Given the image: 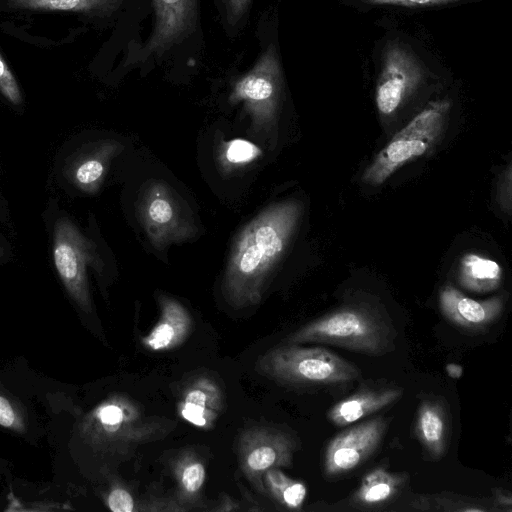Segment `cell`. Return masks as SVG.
<instances>
[{
    "label": "cell",
    "instance_id": "1",
    "mask_svg": "<svg viewBox=\"0 0 512 512\" xmlns=\"http://www.w3.org/2000/svg\"><path fill=\"white\" fill-rule=\"evenodd\" d=\"M300 204L283 201L255 216L238 233L223 278V294L234 308L258 304L296 227Z\"/></svg>",
    "mask_w": 512,
    "mask_h": 512
},
{
    "label": "cell",
    "instance_id": "2",
    "mask_svg": "<svg viewBox=\"0 0 512 512\" xmlns=\"http://www.w3.org/2000/svg\"><path fill=\"white\" fill-rule=\"evenodd\" d=\"M394 338V327L381 316L361 307H345L305 324L285 343H324L379 356L391 350Z\"/></svg>",
    "mask_w": 512,
    "mask_h": 512
},
{
    "label": "cell",
    "instance_id": "3",
    "mask_svg": "<svg viewBox=\"0 0 512 512\" xmlns=\"http://www.w3.org/2000/svg\"><path fill=\"white\" fill-rule=\"evenodd\" d=\"M256 368L270 379L303 387L342 385L360 376L355 364L328 349L291 343L268 350Z\"/></svg>",
    "mask_w": 512,
    "mask_h": 512
},
{
    "label": "cell",
    "instance_id": "4",
    "mask_svg": "<svg viewBox=\"0 0 512 512\" xmlns=\"http://www.w3.org/2000/svg\"><path fill=\"white\" fill-rule=\"evenodd\" d=\"M449 103L434 102L417 114L378 153L365 170L362 180L370 185H380L407 161L424 154L442 131Z\"/></svg>",
    "mask_w": 512,
    "mask_h": 512
},
{
    "label": "cell",
    "instance_id": "5",
    "mask_svg": "<svg viewBox=\"0 0 512 512\" xmlns=\"http://www.w3.org/2000/svg\"><path fill=\"white\" fill-rule=\"evenodd\" d=\"M282 86L278 54L275 46L270 44L254 66L235 82L230 101L243 103L254 126L265 128L276 119Z\"/></svg>",
    "mask_w": 512,
    "mask_h": 512
},
{
    "label": "cell",
    "instance_id": "6",
    "mask_svg": "<svg viewBox=\"0 0 512 512\" xmlns=\"http://www.w3.org/2000/svg\"><path fill=\"white\" fill-rule=\"evenodd\" d=\"M138 210L150 242L159 250L195 234L190 213L180 202V197L163 182L148 184L142 192Z\"/></svg>",
    "mask_w": 512,
    "mask_h": 512
},
{
    "label": "cell",
    "instance_id": "7",
    "mask_svg": "<svg viewBox=\"0 0 512 512\" xmlns=\"http://www.w3.org/2000/svg\"><path fill=\"white\" fill-rule=\"evenodd\" d=\"M56 270L74 300L85 310L91 308L87 267L96 263L93 243L67 217L59 218L53 234Z\"/></svg>",
    "mask_w": 512,
    "mask_h": 512
},
{
    "label": "cell",
    "instance_id": "8",
    "mask_svg": "<svg viewBox=\"0 0 512 512\" xmlns=\"http://www.w3.org/2000/svg\"><path fill=\"white\" fill-rule=\"evenodd\" d=\"M295 438L271 427H251L238 440L240 468L249 483L265 494L264 473L274 467H290L296 450Z\"/></svg>",
    "mask_w": 512,
    "mask_h": 512
},
{
    "label": "cell",
    "instance_id": "9",
    "mask_svg": "<svg viewBox=\"0 0 512 512\" xmlns=\"http://www.w3.org/2000/svg\"><path fill=\"white\" fill-rule=\"evenodd\" d=\"M387 428L381 416L352 426L327 445L324 455V472L336 477L361 466L379 447Z\"/></svg>",
    "mask_w": 512,
    "mask_h": 512
},
{
    "label": "cell",
    "instance_id": "10",
    "mask_svg": "<svg viewBox=\"0 0 512 512\" xmlns=\"http://www.w3.org/2000/svg\"><path fill=\"white\" fill-rule=\"evenodd\" d=\"M94 419L103 437L128 446L154 440L165 430L162 422L148 418L134 401L123 396L103 403Z\"/></svg>",
    "mask_w": 512,
    "mask_h": 512
},
{
    "label": "cell",
    "instance_id": "11",
    "mask_svg": "<svg viewBox=\"0 0 512 512\" xmlns=\"http://www.w3.org/2000/svg\"><path fill=\"white\" fill-rule=\"evenodd\" d=\"M423 76L416 57L400 44H391L385 50L381 73L376 86V104L379 112L390 115L414 91Z\"/></svg>",
    "mask_w": 512,
    "mask_h": 512
},
{
    "label": "cell",
    "instance_id": "12",
    "mask_svg": "<svg viewBox=\"0 0 512 512\" xmlns=\"http://www.w3.org/2000/svg\"><path fill=\"white\" fill-rule=\"evenodd\" d=\"M153 28L143 47L145 58L162 55L195 28L197 0H152Z\"/></svg>",
    "mask_w": 512,
    "mask_h": 512
},
{
    "label": "cell",
    "instance_id": "13",
    "mask_svg": "<svg viewBox=\"0 0 512 512\" xmlns=\"http://www.w3.org/2000/svg\"><path fill=\"white\" fill-rule=\"evenodd\" d=\"M403 389L392 384H363L355 393L335 404L327 418L335 426H346L397 402Z\"/></svg>",
    "mask_w": 512,
    "mask_h": 512
},
{
    "label": "cell",
    "instance_id": "14",
    "mask_svg": "<svg viewBox=\"0 0 512 512\" xmlns=\"http://www.w3.org/2000/svg\"><path fill=\"white\" fill-rule=\"evenodd\" d=\"M439 305L446 319L457 327L471 331L489 327L503 310V302L499 298L478 301L466 297L451 286L441 291Z\"/></svg>",
    "mask_w": 512,
    "mask_h": 512
},
{
    "label": "cell",
    "instance_id": "15",
    "mask_svg": "<svg viewBox=\"0 0 512 512\" xmlns=\"http://www.w3.org/2000/svg\"><path fill=\"white\" fill-rule=\"evenodd\" d=\"M160 317L150 332L142 337V345L149 351L172 350L185 342L192 330L188 310L177 300L159 295Z\"/></svg>",
    "mask_w": 512,
    "mask_h": 512
},
{
    "label": "cell",
    "instance_id": "16",
    "mask_svg": "<svg viewBox=\"0 0 512 512\" xmlns=\"http://www.w3.org/2000/svg\"><path fill=\"white\" fill-rule=\"evenodd\" d=\"M415 432L431 459H440L445 454L451 436V415L445 399L433 396L421 400Z\"/></svg>",
    "mask_w": 512,
    "mask_h": 512
},
{
    "label": "cell",
    "instance_id": "17",
    "mask_svg": "<svg viewBox=\"0 0 512 512\" xmlns=\"http://www.w3.org/2000/svg\"><path fill=\"white\" fill-rule=\"evenodd\" d=\"M223 393L219 385L208 376L193 379L179 399V414L189 423L210 429L223 408Z\"/></svg>",
    "mask_w": 512,
    "mask_h": 512
},
{
    "label": "cell",
    "instance_id": "18",
    "mask_svg": "<svg viewBox=\"0 0 512 512\" xmlns=\"http://www.w3.org/2000/svg\"><path fill=\"white\" fill-rule=\"evenodd\" d=\"M406 477L380 466L366 474L351 497L353 506L362 509L383 507L398 496Z\"/></svg>",
    "mask_w": 512,
    "mask_h": 512
},
{
    "label": "cell",
    "instance_id": "19",
    "mask_svg": "<svg viewBox=\"0 0 512 512\" xmlns=\"http://www.w3.org/2000/svg\"><path fill=\"white\" fill-rule=\"evenodd\" d=\"M172 472L177 484L175 499L185 510L200 504L206 479L203 461L192 451H182L173 460Z\"/></svg>",
    "mask_w": 512,
    "mask_h": 512
},
{
    "label": "cell",
    "instance_id": "20",
    "mask_svg": "<svg viewBox=\"0 0 512 512\" xmlns=\"http://www.w3.org/2000/svg\"><path fill=\"white\" fill-rule=\"evenodd\" d=\"M123 0H6L12 10L73 12L87 16H110Z\"/></svg>",
    "mask_w": 512,
    "mask_h": 512
},
{
    "label": "cell",
    "instance_id": "21",
    "mask_svg": "<svg viewBox=\"0 0 512 512\" xmlns=\"http://www.w3.org/2000/svg\"><path fill=\"white\" fill-rule=\"evenodd\" d=\"M265 493L289 510H300L307 494L306 486L284 474L278 467L263 475Z\"/></svg>",
    "mask_w": 512,
    "mask_h": 512
},
{
    "label": "cell",
    "instance_id": "22",
    "mask_svg": "<svg viewBox=\"0 0 512 512\" xmlns=\"http://www.w3.org/2000/svg\"><path fill=\"white\" fill-rule=\"evenodd\" d=\"M500 274V266L491 259L471 254L462 261L461 280L470 289H492L500 279Z\"/></svg>",
    "mask_w": 512,
    "mask_h": 512
},
{
    "label": "cell",
    "instance_id": "23",
    "mask_svg": "<svg viewBox=\"0 0 512 512\" xmlns=\"http://www.w3.org/2000/svg\"><path fill=\"white\" fill-rule=\"evenodd\" d=\"M412 506L418 510L440 511H486L487 508L473 504L471 500L451 494L421 496L415 499Z\"/></svg>",
    "mask_w": 512,
    "mask_h": 512
},
{
    "label": "cell",
    "instance_id": "24",
    "mask_svg": "<svg viewBox=\"0 0 512 512\" xmlns=\"http://www.w3.org/2000/svg\"><path fill=\"white\" fill-rule=\"evenodd\" d=\"M106 153L99 152L82 161L74 171L75 183L83 190H95L105 173Z\"/></svg>",
    "mask_w": 512,
    "mask_h": 512
},
{
    "label": "cell",
    "instance_id": "25",
    "mask_svg": "<svg viewBox=\"0 0 512 512\" xmlns=\"http://www.w3.org/2000/svg\"><path fill=\"white\" fill-rule=\"evenodd\" d=\"M260 154L261 151L256 145L243 139L230 141L225 149V158L231 164L248 163Z\"/></svg>",
    "mask_w": 512,
    "mask_h": 512
},
{
    "label": "cell",
    "instance_id": "26",
    "mask_svg": "<svg viewBox=\"0 0 512 512\" xmlns=\"http://www.w3.org/2000/svg\"><path fill=\"white\" fill-rule=\"evenodd\" d=\"M0 93L4 98L15 106L23 102L22 93L18 82L10 70L7 62L0 53Z\"/></svg>",
    "mask_w": 512,
    "mask_h": 512
},
{
    "label": "cell",
    "instance_id": "27",
    "mask_svg": "<svg viewBox=\"0 0 512 512\" xmlns=\"http://www.w3.org/2000/svg\"><path fill=\"white\" fill-rule=\"evenodd\" d=\"M107 505L113 512H134L138 509L132 494L124 487L116 486L107 496Z\"/></svg>",
    "mask_w": 512,
    "mask_h": 512
},
{
    "label": "cell",
    "instance_id": "28",
    "mask_svg": "<svg viewBox=\"0 0 512 512\" xmlns=\"http://www.w3.org/2000/svg\"><path fill=\"white\" fill-rule=\"evenodd\" d=\"M225 6L227 20L237 24L247 13L252 0H222Z\"/></svg>",
    "mask_w": 512,
    "mask_h": 512
},
{
    "label": "cell",
    "instance_id": "29",
    "mask_svg": "<svg viewBox=\"0 0 512 512\" xmlns=\"http://www.w3.org/2000/svg\"><path fill=\"white\" fill-rule=\"evenodd\" d=\"M0 425L8 428L20 429L21 423L11 403L0 396Z\"/></svg>",
    "mask_w": 512,
    "mask_h": 512
},
{
    "label": "cell",
    "instance_id": "30",
    "mask_svg": "<svg viewBox=\"0 0 512 512\" xmlns=\"http://www.w3.org/2000/svg\"><path fill=\"white\" fill-rule=\"evenodd\" d=\"M366 3L371 4H389V5H401V6H408V7H415V6H434V5H441V4H447L452 2H458L461 0H360Z\"/></svg>",
    "mask_w": 512,
    "mask_h": 512
},
{
    "label": "cell",
    "instance_id": "31",
    "mask_svg": "<svg viewBox=\"0 0 512 512\" xmlns=\"http://www.w3.org/2000/svg\"><path fill=\"white\" fill-rule=\"evenodd\" d=\"M495 504L501 506V509H505V506L511 511V496L506 494L505 491H497L495 495Z\"/></svg>",
    "mask_w": 512,
    "mask_h": 512
},
{
    "label": "cell",
    "instance_id": "32",
    "mask_svg": "<svg viewBox=\"0 0 512 512\" xmlns=\"http://www.w3.org/2000/svg\"><path fill=\"white\" fill-rule=\"evenodd\" d=\"M239 507L237 503L230 499V497H223L221 499L220 505L215 508L216 511H230V510H238Z\"/></svg>",
    "mask_w": 512,
    "mask_h": 512
},
{
    "label": "cell",
    "instance_id": "33",
    "mask_svg": "<svg viewBox=\"0 0 512 512\" xmlns=\"http://www.w3.org/2000/svg\"><path fill=\"white\" fill-rule=\"evenodd\" d=\"M446 372L451 378L459 379L463 373V368L458 364L451 363L446 366Z\"/></svg>",
    "mask_w": 512,
    "mask_h": 512
},
{
    "label": "cell",
    "instance_id": "34",
    "mask_svg": "<svg viewBox=\"0 0 512 512\" xmlns=\"http://www.w3.org/2000/svg\"><path fill=\"white\" fill-rule=\"evenodd\" d=\"M4 256V249L2 248V246L0 245V257H3Z\"/></svg>",
    "mask_w": 512,
    "mask_h": 512
}]
</instances>
